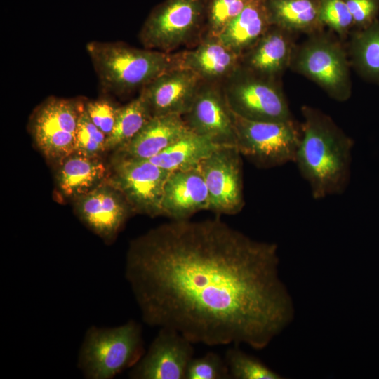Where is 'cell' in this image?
<instances>
[{
  "label": "cell",
  "instance_id": "cell-2",
  "mask_svg": "<svg viewBox=\"0 0 379 379\" xmlns=\"http://www.w3.org/2000/svg\"><path fill=\"white\" fill-rule=\"evenodd\" d=\"M294 163L316 200L343 194L351 174L353 140L331 119L309 107Z\"/></svg>",
  "mask_w": 379,
  "mask_h": 379
},
{
  "label": "cell",
  "instance_id": "cell-4",
  "mask_svg": "<svg viewBox=\"0 0 379 379\" xmlns=\"http://www.w3.org/2000/svg\"><path fill=\"white\" fill-rule=\"evenodd\" d=\"M145 352L142 328L134 320L113 328L93 326L81 345L78 367L88 379H111L133 367Z\"/></svg>",
  "mask_w": 379,
  "mask_h": 379
},
{
  "label": "cell",
  "instance_id": "cell-6",
  "mask_svg": "<svg viewBox=\"0 0 379 379\" xmlns=\"http://www.w3.org/2000/svg\"><path fill=\"white\" fill-rule=\"evenodd\" d=\"M233 116L241 156L261 168L294 163L301 130L293 120L262 121Z\"/></svg>",
  "mask_w": 379,
  "mask_h": 379
},
{
  "label": "cell",
  "instance_id": "cell-1",
  "mask_svg": "<svg viewBox=\"0 0 379 379\" xmlns=\"http://www.w3.org/2000/svg\"><path fill=\"white\" fill-rule=\"evenodd\" d=\"M277 249L217 218L172 220L131 242L125 276L149 326L262 350L294 316Z\"/></svg>",
  "mask_w": 379,
  "mask_h": 379
},
{
  "label": "cell",
  "instance_id": "cell-18",
  "mask_svg": "<svg viewBox=\"0 0 379 379\" xmlns=\"http://www.w3.org/2000/svg\"><path fill=\"white\" fill-rule=\"evenodd\" d=\"M190 131L182 116H153L142 130L115 155L138 159L152 158Z\"/></svg>",
  "mask_w": 379,
  "mask_h": 379
},
{
  "label": "cell",
  "instance_id": "cell-14",
  "mask_svg": "<svg viewBox=\"0 0 379 379\" xmlns=\"http://www.w3.org/2000/svg\"><path fill=\"white\" fill-rule=\"evenodd\" d=\"M203 82L192 70L178 66L157 77L142 88L140 93L152 116L182 117L190 109Z\"/></svg>",
  "mask_w": 379,
  "mask_h": 379
},
{
  "label": "cell",
  "instance_id": "cell-13",
  "mask_svg": "<svg viewBox=\"0 0 379 379\" xmlns=\"http://www.w3.org/2000/svg\"><path fill=\"white\" fill-rule=\"evenodd\" d=\"M74 199L80 220L109 243L115 239L129 214L133 212L124 195L107 180Z\"/></svg>",
  "mask_w": 379,
  "mask_h": 379
},
{
  "label": "cell",
  "instance_id": "cell-12",
  "mask_svg": "<svg viewBox=\"0 0 379 379\" xmlns=\"http://www.w3.org/2000/svg\"><path fill=\"white\" fill-rule=\"evenodd\" d=\"M193 343L168 328L159 332L140 361L131 368L133 379H185L194 356Z\"/></svg>",
  "mask_w": 379,
  "mask_h": 379
},
{
  "label": "cell",
  "instance_id": "cell-15",
  "mask_svg": "<svg viewBox=\"0 0 379 379\" xmlns=\"http://www.w3.org/2000/svg\"><path fill=\"white\" fill-rule=\"evenodd\" d=\"M298 66L305 74L325 88L338 100L348 95V72L342 51L324 41L310 44L301 51Z\"/></svg>",
  "mask_w": 379,
  "mask_h": 379
},
{
  "label": "cell",
  "instance_id": "cell-27",
  "mask_svg": "<svg viewBox=\"0 0 379 379\" xmlns=\"http://www.w3.org/2000/svg\"><path fill=\"white\" fill-rule=\"evenodd\" d=\"M354 56L359 67L379 79V24L359 34L354 43Z\"/></svg>",
  "mask_w": 379,
  "mask_h": 379
},
{
  "label": "cell",
  "instance_id": "cell-7",
  "mask_svg": "<svg viewBox=\"0 0 379 379\" xmlns=\"http://www.w3.org/2000/svg\"><path fill=\"white\" fill-rule=\"evenodd\" d=\"M82 99L49 97L34 111L29 130L37 147L49 161L60 162L74 152Z\"/></svg>",
  "mask_w": 379,
  "mask_h": 379
},
{
  "label": "cell",
  "instance_id": "cell-8",
  "mask_svg": "<svg viewBox=\"0 0 379 379\" xmlns=\"http://www.w3.org/2000/svg\"><path fill=\"white\" fill-rule=\"evenodd\" d=\"M222 86L230 109L241 117L262 121H293L283 94L270 77L240 67Z\"/></svg>",
  "mask_w": 379,
  "mask_h": 379
},
{
  "label": "cell",
  "instance_id": "cell-23",
  "mask_svg": "<svg viewBox=\"0 0 379 379\" xmlns=\"http://www.w3.org/2000/svg\"><path fill=\"white\" fill-rule=\"evenodd\" d=\"M152 117L141 93L127 105L120 107L112 132L107 138V151L115 152L128 143Z\"/></svg>",
  "mask_w": 379,
  "mask_h": 379
},
{
  "label": "cell",
  "instance_id": "cell-24",
  "mask_svg": "<svg viewBox=\"0 0 379 379\" xmlns=\"http://www.w3.org/2000/svg\"><path fill=\"white\" fill-rule=\"evenodd\" d=\"M267 8L272 25L281 28L305 29L319 20V6L312 0H271Z\"/></svg>",
  "mask_w": 379,
  "mask_h": 379
},
{
  "label": "cell",
  "instance_id": "cell-21",
  "mask_svg": "<svg viewBox=\"0 0 379 379\" xmlns=\"http://www.w3.org/2000/svg\"><path fill=\"white\" fill-rule=\"evenodd\" d=\"M280 29L270 28L241 57V67L255 74L271 78L287 65L290 45Z\"/></svg>",
  "mask_w": 379,
  "mask_h": 379
},
{
  "label": "cell",
  "instance_id": "cell-30",
  "mask_svg": "<svg viewBox=\"0 0 379 379\" xmlns=\"http://www.w3.org/2000/svg\"><path fill=\"white\" fill-rule=\"evenodd\" d=\"M319 20L339 32L345 31L354 22L345 0H322Z\"/></svg>",
  "mask_w": 379,
  "mask_h": 379
},
{
  "label": "cell",
  "instance_id": "cell-28",
  "mask_svg": "<svg viewBox=\"0 0 379 379\" xmlns=\"http://www.w3.org/2000/svg\"><path fill=\"white\" fill-rule=\"evenodd\" d=\"M252 1L210 0L204 35L218 36Z\"/></svg>",
  "mask_w": 379,
  "mask_h": 379
},
{
  "label": "cell",
  "instance_id": "cell-31",
  "mask_svg": "<svg viewBox=\"0 0 379 379\" xmlns=\"http://www.w3.org/2000/svg\"><path fill=\"white\" fill-rule=\"evenodd\" d=\"M119 107L105 99L92 100L85 104L90 119L107 137L112 132Z\"/></svg>",
  "mask_w": 379,
  "mask_h": 379
},
{
  "label": "cell",
  "instance_id": "cell-17",
  "mask_svg": "<svg viewBox=\"0 0 379 379\" xmlns=\"http://www.w3.org/2000/svg\"><path fill=\"white\" fill-rule=\"evenodd\" d=\"M178 53L180 66L192 70L206 82L222 84L241 67V55L218 36L204 35L194 48Z\"/></svg>",
  "mask_w": 379,
  "mask_h": 379
},
{
  "label": "cell",
  "instance_id": "cell-3",
  "mask_svg": "<svg viewBox=\"0 0 379 379\" xmlns=\"http://www.w3.org/2000/svg\"><path fill=\"white\" fill-rule=\"evenodd\" d=\"M86 48L103 90L119 95L142 89L180 66L178 52L138 48L121 41H93Z\"/></svg>",
  "mask_w": 379,
  "mask_h": 379
},
{
  "label": "cell",
  "instance_id": "cell-25",
  "mask_svg": "<svg viewBox=\"0 0 379 379\" xmlns=\"http://www.w3.org/2000/svg\"><path fill=\"white\" fill-rule=\"evenodd\" d=\"M231 378L234 379H281V375L270 368L258 358L237 347L230 348L225 354Z\"/></svg>",
  "mask_w": 379,
  "mask_h": 379
},
{
  "label": "cell",
  "instance_id": "cell-22",
  "mask_svg": "<svg viewBox=\"0 0 379 379\" xmlns=\"http://www.w3.org/2000/svg\"><path fill=\"white\" fill-rule=\"evenodd\" d=\"M218 147L208 138L190 131L147 160L170 172L187 170L199 166L203 159Z\"/></svg>",
  "mask_w": 379,
  "mask_h": 379
},
{
  "label": "cell",
  "instance_id": "cell-5",
  "mask_svg": "<svg viewBox=\"0 0 379 379\" xmlns=\"http://www.w3.org/2000/svg\"><path fill=\"white\" fill-rule=\"evenodd\" d=\"M209 0H166L149 14L139 33L144 48L173 53L195 45L205 31Z\"/></svg>",
  "mask_w": 379,
  "mask_h": 379
},
{
  "label": "cell",
  "instance_id": "cell-11",
  "mask_svg": "<svg viewBox=\"0 0 379 379\" xmlns=\"http://www.w3.org/2000/svg\"><path fill=\"white\" fill-rule=\"evenodd\" d=\"M182 118L191 132L208 138L219 147H237L233 112L222 84L204 81Z\"/></svg>",
  "mask_w": 379,
  "mask_h": 379
},
{
  "label": "cell",
  "instance_id": "cell-16",
  "mask_svg": "<svg viewBox=\"0 0 379 379\" xmlns=\"http://www.w3.org/2000/svg\"><path fill=\"white\" fill-rule=\"evenodd\" d=\"M208 209V189L199 166L171 173L164 189L161 215L183 220Z\"/></svg>",
  "mask_w": 379,
  "mask_h": 379
},
{
  "label": "cell",
  "instance_id": "cell-19",
  "mask_svg": "<svg viewBox=\"0 0 379 379\" xmlns=\"http://www.w3.org/2000/svg\"><path fill=\"white\" fill-rule=\"evenodd\" d=\"M108 175L99 157L73 153L60 162L55 180L64 196L75 199L104 182Z\"/></svg>",
  "mask_w": 379,
  "mask_h": 379
},
{
  "label": "cell",
  "instance_id": "cell-32",
  "mask_svg": "<svg viewBox=\"0 0 379 379\" xmlns=\"http://www.w3.org/2000/svg\"><path fill=\"white\" fill-rule=\"evenodd\" d=\"M353 21L359 25L369 23L378 9V0H345Z\"/></svg>",
  "mask_w": 379,
  "mask_h": 379
},
{
  "label": "cell",
  "instance_id": "cell-26",
  "mask_svg": "<svg viewBox=\"0 0 379 379\" xmlns=\"http://www.w3.org/2000/svg\"><path fill=\"white\" fill-rule=\"evenodd\" d=\"M107 138L91 121L84 106L78 120L74 153L88 157H99L107 151Z\"/></svg>",
  "mask_w": 379,
  "mask_h": 379
},
{
  "label": "cell",
  "instance_id": "cell-29",
  "mask_svg": "<svg viewBox=\"0 0 379 379\" xmlns=\"http://www.w3.org/2000/svg\"><path fill=\"white\" fill-rule=\"evenodd\" d=\"M230 371L225 359L219 354L208 352L204 356L192 358L185 379H230Z\"/></svg>",
  "mask_w": 379,
  "mask_h": 379
},
{
  "label": "cell",
  "instance_id": "cell-20",
  "mask_svg": "<svg viewBox=\"0 0 379 379\" xmlns=\"http://www.w3.org/2000/svg\"><path fill=\"white\" fill-rule=\"evenodd\" d=\"M272 25L262 0H253L219 34V39L241 55L248 51Z\"/></svg>",
  "mask_w": 379,
  "mask_h": 379
},
{
  "label": "cell",
  "instance_id": "cell-10",
  "mask_svg": "<svg viewBox=\"0 0 379 379\" xmlns=\"http://www.w3.org/2000/svg\"><path fill=\"white\" fill-rule=\"evenodd\" d=\"M241 154L236 147H220L199 165L209 196V211L234 215L245 205Z\"/></svg>",
  "mask_w": 379,
  "mask_h": 379
},
{
  "label": "cell",
  "instance_id": "cell-9",
  "mask_svg": "<svg viewBox=\"0 0 379 379\" xmlns=\"http://www.w3.org/2000/svg\"><path fill=\"white\" fill-rule=\"evenodd\" d=\"M171 173L147 159L114 154L107 181L124 195L133 212L154 217L161 215L164 189Z\"/></svg>",
  "mask_w": 379,
  "mask_h": 379
}]
</instances>
